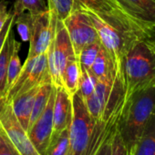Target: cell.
Segmentation results:
<instances>
[{
    "instance_id": "1",
    "label": "cell",
    "mask_w": 155,
    "mask_h": 155,
    "mask_svg": "<svg viewBox=\"0 0 155 155\" xmlns=\"http://www.w3.org/2000/svg\"><path fill=\"white\" fill-rule=\"evenodd\" d=\"M124 97L155 87V35L135 41L123 64Z\"/></svg>"
},
{
    "instance_id": "2",
    "label": "cell",
    "mask_w": 155,
    "mask_h": 155,
    "mask_svg": "<svg viewBox=\"0 0 155 155\" xmlns=\"http://www.w3.org/2000/svg\"><path fill=\"white\" fill-rule=\"evenodd\" d=\"M124 99L118 131L129 150L136 144L155 111V87L138 91Z\"/></svg>"
},
{
    "instance_id": "3",
    "label": "cell",
    "mask_w": 155,
    "mask_h": 155,
    "mask_svg": "<svg viewBox=\"0 0 155 155\" xmlns=\"http://www.w3.org/2000/svg\"><path fill=\"white\" fill-rule=\"evenodd\" d=\"M96 120L90 114L79 91L72 95V118L69 126V155H87Z\"/></svg>"
},
{
    "instance_id": "4",
    "label": "cell",
    "mask_w": 155,
    "mask_h": 155,
    "mask_svg": "<svg viewBox=\"0 0 155 155\" xmlns=\"http://www.w3.org/2000/svg\"><path fill=\"white\" fill-rule=\"evenodd\" d=\"M48 71L52 84L62 86V73L68 62L77 59L67 28L62 20H58L55 27L54 38L47 50Z\"/></svg>"
},
{
    "instance_id": "5",
    "label": "cell",
    "mask_w": 155,
    "mask_h": 155,
    "mask_svg": "<svg viewBox=\"0 0 155 155\" xmlns=\"http://www.w3.org/2000/svg\"><path fill=\"white\" fill-rule=\"evenodd\" d=\"M51 82V78L48 71L47 52L32 58H27L22 66L21 71L15 81L12 87L7 94V98H12L24 93L34 87L40 86L43 83Z\"/></svg>"
},
{
    "instance_id": "6",
    "label": "cell",
    "mask_w": 155,
    "mask_h": 155,
    "mask_svg": "<svg viewBox=\"0 0 155 155\" xmlns=\"http://www.w3.org/2000/svg\"><path fill=\"white\" fill-rule=\"evenodd\" d=\"M63 23L77 58L84 47L100 40L89 14L82 8L74 10L63 20Z\"/></svg>"
},
{
    "instance_id": "7",
    "label": "cell",
    "mask_w": 155,
    "mask_h": 155,
    "mask_svg": "<svg viewBox=\"0 0 155 155\" xmlns=\"http://www.w3.org/2000/svg\"><path fill=\"white\" fill-rule=\"evenodd\" d=\"M0 123L21 155H39L28 132L18 121L12 109L11 101L7 97L0 99Z\"/></svg>"
},
{
    "instance_id": "8",
    "label": "cell",
    "mask_w": 155,
    "mask_h": 155,
    "mask_svg": "<svg viewBox=\"0 0 155 155\" xmlns=\"http://www.w3.org/2000/svg\"><path fill=\"white\" fill-rule=\"evenodd\" d=\"M118 9L149 36L155 35V0H113Z\"/></svg>"
},
{
    "instance_id": "9",
    "label": "cell",
    "mask_w": 155,
    "mask_h": 155,
    "mask_svg": "<svg viewBox=\"0 0 155 155\" xmlns=\"http://www.w3.org/2000/svg\"><path fill=\"white\" fill-rule=\"evenodd\" d=\"M56 22L57 18L49 9L32 17L30 45L27 58L29 59L47 52L54 38Z\"/></svg>"
},
{
    "instance_id": "10",
    "label": "cell",
    "mask_w": 155,
    "mask_h": 155,
    "mask_svg": "<svg viewBox=\"0 0 155 155\" xmlns=\"http://www.w3.org/2000/svg\"><path fill=\"white\" fill-rule=\"evenodd\" d=\"M55 91L56 87L54 86L44 111L28 130V135L39 155L44 154L53 133V109Z\"/></svg>"
},
{
    "instance_id": "11",
    "label": "cell",
    "mask_w": 155,
    "mask_h": 155,
    "mask_svg": "<svg viewBox=\"0 0 155 155\" xmlns=\"http://www.w3.org/2000/svg\"><path fill=\"white\" fill-rule=\"evenodd\" d=\"M76 2L81 8L91 10L109 22L139 28L118 9L113 0H76Z\"/></svg>"
},
{
    "instance_id": "12",
    "label": "cell",
    "mask_w": 155,
    "mask_h": 155,
    "mask_svg": "<svg viewBox=\"0 0 155 155\" xmlns=\"http://www.w3.org/2000/svg\"><path fill=\"white\" fill-rule=\"evenodd\" d=\"M72 118V96L64 87H56L53 109V134L70 126Z\"/></svg>"
},
{
    "instance_id": "13",
    "label": "cell",
    "mask_w": 155,
    "mask_h": 155,
    "mask_svg": "<svg viewBox=\"0 0 155 155\" xmlns=\"http://www.w3.org/2000/svg\"><path fill=\"white\" fill-rule=\"evenodd\" d=\"M38 88L39 86L34 87L31 90L24 93H21L12 98L11 100H9L11 101L12 109L18 121L20 122V124L22 125V127L27 132L28 130L29 120H30V117L32 113L34 101H35L37 92L38 91Z\"/></svg>"
},
{
    "instance_id": "14",
    "label": "cell",
    "mask_w": 155,
    "mask_h": 155,
    "mask_svg": "<svg viewBox=\"0 0 155 155\" xmlns=\"http://www.w3.org/2000/svg\"><path fill=\"white\" fill-rule=\"evenodd\" d=\"M129 155H155V111L145 126L136 144L128 150Z\"/></svg>"
},
{
    "instance_id": "15",
    "label": "cell",
    "mask_w": 155,
    "mask_h": 155,
    "mask_svg": "<svg viewBox=\"0 0 155 155\" xmlns=\"http://www.w3.org/2000/svg\"><path fill=\"white\" fill-rule=\"evenodd\" d=\"M16 39L13 36V30L9 32L8 38L0 52V99L7 97V80H8V68L9 59L13 51Z\"/></svg>"
},
{
    "instance_id": "16",
    "label": "cell",
    "mask_w": 155,
    "mask_h": 155,
    "mask_svg": "<svg viewBox=\"0 0 155 155\" xmlns=\"http://www.w3.org/2000/svg\"><path fill=\"white\" fill-rule=\"evenodd\" d=\"M90 71L94 75V77L98 81H102V80L115 81L112 62L102 46Z\"/></svg>"
},
{
    "instance_id": "17",
    "label": "cell",
    "mask_w": 155,
    "mask_h": 155,
    "mask_svg": "<svg viewBox=\"0 0 155 155\" xmlns=\"http://www.w3.org/2000/svg\"><path fill=\"white\" fill-rule=\"evenodd\" d=\"M81 77V68L77 59L68 62L62 73V84L65 90L72 96L79 90V81Z\"/></svg>"
},
{
    "instance_id": "18",
    "label": "cell",
    "mask_w": 155,
    "mask_h": 155,
    "mask_svg": "<svg viewBox=\"0 0 155 155\" xmlns=\"http://www.w3.org/2000/svg\"><path fill=\"white\" fill-rule=\"evenodd\" d=\"M54 85L51 82H47V83H43L39 86L38 91L37 92L35 101H34V105H33V109H32V113H31V117H30V120H29V127L39 118V116L42 114V112L44 111L50 94L53 91Z\"/></svg>"
},
{
    "instance_id": "19",
    "label": "cell",
    "mask_w": 155,
    "mask_h": 155,
    "mask_svg": "<svg viewBox=\"0 0 155 155\" xmlns=\"http://www.w3.org/2000/svg\"><path fill=\"white\" fill-rule=\"evenodd\" d=\"M69 127L53 134L43 155H69Z\"/></svg>"
},
{
    "instance_id": "20",
    "label": "cell",
    "mask_w": 155,
    "mask_h": 155,
    "mask_svg": "<svg viewBox=\"0 0 155 155\" xmlns=\"http://www.w3.org/2000/svg\"><path fill=\"white\" fill-rule=\"evenodd\" d=\"M48 8L58 20H64L74 10L81 8L76 0H48Z\"/></svg>"
},
{
    "instance_id": "21",
    "label": "cell",
    "mask_w": 155,
    "mask_h": 155,
    "mask_svg": "<svg viewBox=\"0 0 155 155\" xmlns=\"http://www.w3.org/2000/svg\"><path fill=\"white\" fill-rule=\"evenodd\" d=\"M48 9L44 0H16L13 14L18 17L23 13H28L32 17L37 16Z\"/></svg>"
},
{
    "instance_id": "22",
    "label": "cell",
    "mask_w": 155,
    "mask_h": 155,
    "mask_svg": "<svg viewBox=\"0 0 155 155\" xmlns=\"http://www.w3.org/2000/svg\"><path fill=\"white\" fill-rule=\"evenodd\" d=\"M20 48H21L20 43L16 40L15 44H14L13 51H12V54H11V57L9 59L8 68V80H7L8 91L14 84L15 81L17 80V78L18 77L19 73L21 71V68H22V65H21L20 58H19Z\"/></svg>"
},
{
    "instance_id": "23",
    "label": "cell",
    "mask_w": 155,
    "mask_h": 155,
    "mask_svg": "<svg viewBox=\"0 0 155 155\" xmlns=\"http://www.w3.org/2000/svg\"><path fill=\"white\" fill-rule=\"evenodd\" d=\"M101 48V44L99 41L90 44L82 48L80 55L78 56V61H79L80 68L85 70H91V68L97 58Z\"/></svg>"
},
{
    "instance_id": "24",
    "label": "cell",
    "mask_w": 155,
    "mask_h": 155,
    "mask_svg": "<svg viewBox=\"0 0 155 155\" xmlns=\"http://www.w3.org/2000/svg\"><path fill=\"white\" fill-rule=\"evenodd\" d=\"M98 80L94 77V75L90 70L81 69V77L79 81V91L82 96L83 100L87 99L91 96L96 87Z\"/></svg>"
},
{
    "instance_id": "25",
    "label": "cell",
    "mask_w": 155,
    "mask_h": 155,
    "mask_svg": "<svg viewBox=\"0 0 155 155\" xmlns=\"http://www.w3.org/2000/svg\"><path fill=\"white\" fill-rule=\"evenodd\" d=\"M14 22L17 25L18 32L20 38L24 41H29L32 28V16L28 13H23L18 17H15Z\"/></svg>"
},
{
    "instance_id": "26",
    "label": "cell",
    "mask_w": 155,
    "mask_h": 155,
    "mask_svg": "<svg viewBox=\"0 0 155 155\" xmlns=\"http://www.w3.org/2000/svg\"><path fill=\"white\" fill-rule=\"evenodd\" d=\"M0 155H21L0 123Z\"/></svg>"
},
{
    "instance_id": "27",
    "label": "cell",
    "mask_w": 155,
    "mask_h": 155,
    "mask_svg": "<svg viewBox=\"0 0 155 155\" xmlns=\"http://www.w3.org/2000/svg\"><path fill=\"white\" fill-rule=\"evenodd\" d=\"M111 155H129L128 149L118 130L111 141Z\"/></svg>"
},
{
    "instance_id": "28",
    "label": "cell",
    "mask_w": 155,
    "mask_h": 155,
    "mask_svg": "<svg viewBox=\"0 0 155 155\" xmlns=\"http://www.w3.org/2000/svg\"><path fill=\"white\" fill-rule=\"evenodd\" d=\"M15 15L13 13L10 14L9 18H8V20L6 21V23L4 24L3 28L0 30V52H1V49L8 38V36L9 34V32L11 31L14 24H15Z\"/></svg>"
},
{
    "instance_id": "29",
    "label": "cell",
    "mask_w": 155,
    "mask_h": 155,
    "mask_svg": "<svg viewBox=\"0 0 155 155\" xmlns=\"http://www.w3.org/2000/svg\"><path fill=\"white\" fill-rule=\"evenodd\" d=\"M10 12L8 11L6 5L0 1V30L3 28L4 24L6 23V21L8 20V18L10 16Z\"/></svg>"
},
{
    "instance_id": "30",
    "label": "cell",
    "mask_w": 155,
    "mask_h": 155,
    "mask_svg": "<svg viewBox=\"0 0 155 155\" xmlns=\"http://www.w3.org/2000/svg\"><path fill=\"white\" fill-rule=\"evenodd\" d=\"M112 139L109 140L108 141L103 143L100 147V149L97 150L95 155H111V141H112Z\"/></svg>"
}]
</instances>
